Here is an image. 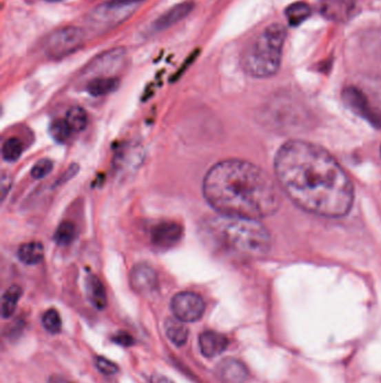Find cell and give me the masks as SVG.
<instances>
[{"instance_id":"6da1fadb","label":"cell","mask_w":381,"mask_h":383,"mask_svg":"<svg viewBox=\"0 0 381 383\" xmlns=\"http://www.w3.org/2000/svg\"><path fill=\"white\" fill-rule=\"evenodd\" d=\"M275 174L287 195L305 211L327 217L351 210L353 188L342 167L319 146L292 140L282 146Z\"/></svg>"},{"instance_id":"7a4b0ae2","label":"cell","mask_w":381,"mask_h":383,"mask_svg":"<svg viewBox=\"0 0 381 383\" xmlns=\"http://www.w3.org/2000/svg\"><path fill=\"white\" fill-rule=\"evenodd\" d=\"M206 202L224 215L260 220L278 211V188L249 161L226 159L214 165L203 181Z\"/></svg>"},{"instance_id":"3957f363","label":"cell","mask_w":381,"mask_h":383,"mask_svg":"<svg viewBox=\"0 0 381 383\" xmlns=\"http://www.w3.org/2000/svg\"><path fill=\"white\" fill-rule=\"evenodd\" d=\"M199 235L208 247L246 258H260L271 249L269 231L254 219L224 214L206 217Z\"/></svg>"},{"instance_id":"277c9868","label":"cell","mask_w":381,"mask_h":383,"mask_svg":"<svg viewBox=\"0 0 381 383\" xmlns=\"http://www.w3.org/2000/svg\"><path fill=\"white\" fill-rule=\"evenodd\" d=\"M287 34V28L280 23L265 27L243 54L242 64L246 73L258 79L276 75L281 68Z\"/></svg>"},{"instance_id":"5b68a950","label":"cell","mask_w":381,"mask_h":383,"mask_svg":"<svg viewBox=\"0 0 381 383\" xmlns=\"http://www.w3.org/2000/svg\"><path fill=\"white\" fill-rule=\"evenodd\" d=\"M85 34L80 27L66 26L54 30L45 39V53L50 59L59 60L79 51L84 44Z\"/></svg>"},{"instance_id":"8992f818","label":"cell","mask_w":381,"mask_h":383,"mask_svg":"<svg viewBox=\"0 0 381 383\" xmlns=\"http://www.w3.org/2000/svg\"><path fill=\"white\" fill-rule=\"evenodd\" d=\"M170 308L174 317L183 323H194L204 315L206 304L201 296L192 291H183L174 296Z\"/></svg>"},{"instance_id":"52a82bcc","label":"cell","mask_w":381,"mask_h":383,"mask_svg":"<svg viewBox=\"0 0 381 383\" xmlns=\"http://www.w3.org/2000/svg\"><path fill=\"white\" fill-rule=\"evenodd\" d=\"M183 235V226L177 222L166 221L154 226L151 230V241L159 249H170L179 244Z\"/></svg>"},{"instance_id":"ba28073f","label":"cell","mask_w":381,"mask_h":383,"mask_svg":"<svg viewBox=\"0 0 381 383\" xmlns=\"http://www.w3.org/2000/svg\"><path fill=\"white\" fill-rule=\"evenodd\" d=\"M342 97L349 107L359 116L364 117V119L369 120L375 126H381V117L373 110L366 95L360 90L355 86H350L343 90Z\"/></svg>"},{"instance_id":"9c48e42d","label":"cell","mask_w":381,"mask_h":383,"mask_svg":"<svg viewBox=\"0 0 381 383\" xmlns=\"http://www.w3.org/2000/svg\"><path fill=\"white\" fill-rule=\"evenodd\" d=\"M130 282L134 291L141 294H147L157 288V273L149 264H136L131 271Z\"/></svg>"},{"instance_id":"30bf717a","label":"cell","mask_w":381,"mask_h":383,"mask_svg":"<svg viewBox=\"0 0 381 383\" xmlns=\"http://www.w3.org/2000/svg\"><path fill=\"white\" fill-rule=\"evenodd\" d=\"M194 8H195V3H192V1H183V3H178L158 17L154 21L152 26L157 32H163L169 27L174 26L179 21H183L194 10Z\"/></svg>"},{"instance_id":"8fae6325","label":"cell","mask_w":381,"mask_h":383,"mask_svg":"<svg viewBox=\"0 0 381 383\" xmlns=\"http://www.w3.org/2000/svg\"><path fill=\"white\" fill-rule=\"evenodd\" d=\"M218 377L223 383H244L249 377V371L240 360L228 357L219 363Z\"/></svg>"},{"instance_id":"7c38bea8","label":"cell","mask_w":381,"mask_h":383,"mask_svg":"<svg viewBox=\"0 0 381 383\" xmlns=\"http://www.w3.org/2000/svg\"><path fill=\"white\" fill-rule=\"evenodd\" d=\"M228 340L219 333L205 331L199 335V348L204 357H218L226 350Z\"/></svg>"},{"instance_id":"4fadbf2b","label":"cell","mask_w":381,"mask_h":383,"mask_svg":"<svg viewBox=\"0 0 381 383\" xmlns=\"http://www.w3.org/2000/svg\"><path fill=\"white\" fill-rule=\"evenodd\" d=\"M351 3L346 0H325L321 6V12L325 18L334 21H344L351 15Z\"/></svg>"},{"instance_id":"5bb4252c","label":"cell","mask_w":381,"mask_h":383,"mask_svg":"<svg viewBox=\"0 0 381 383\" xmlns=\"http://www.w3.org/2000/svg\"><path fill=\"white\" fill-rule=\"evenodd\" d=\"M86 295L90 303L98 309H104L107 307V291L103 284L95 275H89L86 277L85 282Z\"/></svg>"},{"instance_id":"9a60e30c","label":"cell","mask_w":381,"mask_h":383,"mask_svg":"<svg viewBox=\"0 0 381 383\" xmlns=\"http://www.w3.org/2000/svg\"><path fill=\"white\" fill-rule=\"evenodd\" d=\"M18 259L27 266H35L44 260L45 250L43 244L37 241L21 244L18 249Z\"/></svg>"},{"instance_id":"2e32d148","label":"cell","mask_w":381,"mask_h":383,"mask_svg":"<svg viewBox=\"0 0 381 383\" xmlns=\"http://www.w3.org/2000/svg\"><path fill=\"white\" fill-rule=\"evenodd\" d=\"M118 79L113 77H99L90 81L86 90L93 97H103L116 91L119 88Z\"/></svg>"},{"instance_id":"e0dca14e","label":"cell","mask_w":381,"mask_h":383,"mask_svg":"<svg viewBox=\"0 0 381 383\" xmlns=\"http://www.w3.org/2000/svg\"><path fill=\"white\" fill-rule=\"evenodd\" d=\"M165 331H166L167 337L176 346H183L186 344L189 336V331L183 322L179 321L177 318L176 320L168 318L165 323Z\"/></svg>"},{"instance_id":"ac0fdd59","label":"cell","mask_w":381,"mask_h":383,"mask_svg":"<svg viewBox=\"0 0 381 383\" xmlns=\"http://www.w3.org/2000/svg\"><path fill=\"white\" fill-rule=\"evenodd\" d=\"M21 295H23V289L19 286L14 285L7 289L1 300V314L3 318L10 317L14 314Z\"/></svg>"},{"instance_id":"d6986e66","label":"cell","mask_w":381,"mask_h":383,"mask_svg":"<svg viewBox=\"0 0 381 383\" xmlns=\"http://www.w3.org/2000/svg\"><path fill=\"white\" fill-rule=\"evenodd\" d=\"M285 15H287V21L291 26H298L310 17L311 8L307 3L298 1V3H292L287 7Z\"/></svg>"},{"instance_id":"ffe728a7","label":"cell","mask_w":381,"mask_h":383,"mask_svg":"<svg viewBox=\"0 0 381 383\" xmlns=\"http://www.w3.org/2000/svg\"><path fill=\"white\" fill-rule=\"evenodd\" d=\"M65 120L72 131H73V134L83 131L87 126V122H89L87 113L85 112L83 108L77 107V106L76 107H72L68 111Z\"/></svg>"},{"instance_id":"44dd1931","label":"cell","mask_w":381,"mask_h":383,"mask_svg":"<svg viewBox=\"0 0 381 383\" xmlns=\"http://www.w3.org/2000/svg\"><path fill=\"white\" fill-rule=\"evenodd\" d=\"M1 154H3V159L6 161H9V163L18 161L21 154H23V144H21V140L16 138V137L8 138V139L3 144Z\"/></svg>"},{"instance_id":"7402d4cb","label":"cell","mask_w":381,"mask_h":383,"mask_svg":"<svg viewBox=\"0 0 381 383\" xmlns=\"http://www.w3.org/2000/svg\"><path fill=\"white\" fill-rule=\"evenodd\" d=\"M75 238V226L70 221H64L59 224L56 231L54 233V240L59 246L66 247L71 244Z\"/></svg>"},{"instance_id":"603a6c76","label":"cell","mask_w":381,"mask_h":383,"mask_svg":"<svg viewBox=\"0 0 381 383\" xmlns=\"http://www.w3.org/2000/svg\"><path fill=\"white\" fill-rule=\"evenodd\" d=\"M50 136L53 137V139L61 144L66 143L73 134V131L65 119L54 120L50 125Z\"/></svg>"},{"instance_id":"cb8c5ba5","label":"cell","mask_w":381,"mask_h":383,"mask_svg":"<svg viewBox=\"0 0 381 383\" xmlns=\"http://www.w3.org/2000/svg\"><path fill=\"white\" fill-rule=\"evenodd\" d=\"M43 326L48 332L56 334L62 330V320L56 309H48L43 315Z\"/></svg>"},{"instance_id":"d4e9b609","label":"cell","mask_w":381,"mask_h":383,"mask_svg":"<svg viewBox=\"0 0 381 383\" xmlns=\"http://www.w3.org/2000/svg\"><path fill=\"white\" fill-rule=\"evenodd\" d=\"M54 164L50 159H41L34 165L30 175L35 179H42L53 170Z\"/></svg>"},{"instance_id":"484cf974","label":"cell","mask_w":381,"mask_h":383,"mask_svg":"<svg viewBox=\"0 0 381 383\" xmlns=\"http://www.w3.org/2000/svg\"><path fill=\"white\" fill-rule=\"evenodd\" d=\"M95 366L101 373L107 375H116L119 370L116 363H113L112 361L103 357H98L95 359Z\"/></svg>"},{"instance_id":"4316f807","label":"cell","mask_w":381,"mask_h":383,"mask_svg":"<svg viewBox=\"0 0 381 383\" xmlns=\"http://www.w3.org/2000/svg\"><path fill=\"white\" fill-rule=\"evenodd\" d=\"M142 1H145V0H111L109 3H105L107 6L114 7V8H127V7L133 6Z\"/></svg>"},{"instance_id":"83f0119b","label":"cell","mask_w":381,"mask_h":383,"mask_svg":"<svg viewBox=\"0 0 381 383\" xmlns=\"http://www.w3.org/2000/svg\"><path fill=\"white\" fill-rule=\"evenodd\" d=\"M12 177L6 175V174H3V176H1V186H0V190H1V199H3V201L5 199V197H6L10 188H12Z\"/></svg>"},{"instance_id":"f1b7e54d","label":"cell","mask_w":381,"mask_h":383,"mask_svg":"<svg viewBox=\"0 0 381 383\" xmlns=\"http://www.w3.org/2000/svg\"><path fill=\"white\" fill-rule=\"evenodd\" d=\"M114 341L122 346H131L133 344L132 336L125 332L119 333L114 337Z\"/></svg>"},{"instance_id":"f546056e","label":"cell","mask_w":381,"mask_h":383,"mask_svg":"<svg viewBox=\"0 0 381 383\" xmlns=\"http://www.w3.org/2000/svg\"><path fill=\"white\" fill-rule=\"evenodd\" d=\"M151 383H174L168 377H163V375H154L151 377Z\"/></svg>"},{"instance_id":"4dcf8cb0","label":"cell","mask_w":381,"mask_h":383,"mask_svg":"<svg viewBox=\"0 0 381 383\" xmlns=\"http://www.w3.org/2000/svg\"><path fill=\"white\" fill-rule=\"evenodd\" d=\"M48 383H71L70 381L66 380L65 377H61V375H53L50 377Z\"/></svg>"},{"instance_id":"1f68e13d","label":"cell","mask_w":381,"mask_h":383,"mask_svg":"<svg viewBox=\"0 0 381 383\" xmlns=\"http://www.w3.org/2000/svg\"><path fill=\"white\" fill-rule=\"evenodd\" d=\"M45 1H50V3H59V1H63V0H45Z\"/></svg>"},{"instance_id":"d6a6232c","label":"cell","mask_w":381,"mask_h":383,"mask_svg":"<svg viewBox=\"0 0 381 383\" xmlns=\"http://www.w3.org/2000/svg\"><path fill=\"white\" fill-rule=\"evenodd\" d=\"M380 154H381V147H380Z\"/></svg>"}]
</instances>
